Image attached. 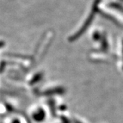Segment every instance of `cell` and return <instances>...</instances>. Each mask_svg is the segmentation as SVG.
Masks as SVG:
<instances>
[{
  "instance_id": "cell-3",
  "label": "cell",
  "mask_w": 123,
  "mask_h": 123,
  "mask_svg": "<svg viewBox=\"0 0 123 123\" xmlns=\"http://www.w3.org/2000/svg\"><path fill=\"white\" fill-rule=\"evenodd\" d=\"M13 123H19V122H18V120H15V121H14Z\"/></svg>"
},
{
  "instance_id": "cell-2",
  "label": "cell",
  "mask_w": 123,
  "mask_h": 123,
  "mask_svg": "<svg viewBox=\"0 0 123 123\" xmlns=\"http://www.w3.org/2000/svg\"><path fill=\"white\" fill-rule=\"evenodd\" d=\"M3 45H4V43H2V42H0V47H1Z\"/></svg>"
},
{
  "instance_id": "cell-1",
  "label": "cell",
  "mask_w": 123,
  "mask_h": 123,
  "mask_svg": "<svg viewBox=\"0 0 123 123\" xmlns=\"http://www.w3.org/2000/svg\"><path fill=\"white\" fill-rule=\"evenodd\" d=\"M44 111L43 110H40L38 111H37L36 113H35L33 117H34V119L35 120H37V121H40L42 120L44 118Z\"/></svg>"
}]
</instances>
